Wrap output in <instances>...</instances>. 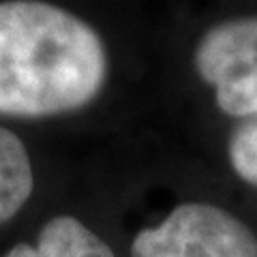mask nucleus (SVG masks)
Instances as JSON below:
<instances>
[{
    "mask_svg": "<svg viewBox=\"0 0 257 257\" xmlns=\"http://www.w3.org/2000/svg\"><path fill=\"white\" fill-rule=\"evenodd\" d=\"M107 77L96 30L47 3H0V114L43 118L88 105Z\"/></svg>",
    "mask_w": 257,
    "mask_h": 257,
    "instance_id": "obj_1",
    "label": "nucleus"
},
{
    "mask_svg": "<svg viewBox=\"0 0 257 257\" xmlns=\"http://www.w3.org/2000/svg\"><path fill=\"white\" fill-rule=\"evenodd\" d=\"M131 257H257V236L223 208L189 202L142 229Z\"/></svg>",
    "mask_w": 257,
    "mask_h": 257,
    "instance_id": "obj_2",
    "label": "nucleus"
},
{
    "mask_svg": "<svg viewBox=\"0 0 257 257\" xmlns=\"http://www.w3.org/2000/svg\"><path fill=\"white\" fill-rule=\"evenodd\" d=\"M193 58L199 77L214 88L223 114L242 120L257 116V15L206 30Z\"/></svg>",
    "mask_w": 257,
    "mask_h": 257,
    "instance_id": "obj_3",
    "label": "nucleus"
},
{
    "mask_svg": "<svg viewBox=\"0 0 257 257\" xmlns=\"http://www.w3.org/2000/svg\"><path fill=\"white\" fill-rule=\"evenodd\" d=\"M5 257H114V251L75 216L60 214L41 227L37 244L20 242Z\"/></svg>",
    "mask_w": 257,
    "mask_h": 257,
    "instance_id": "obj_4",
    "label": "nucleus"
},
{
    "mask_svg": "<svg viewBox=\"0 0 257 257\" xmlns=\"http://www.w3.org/2000/svg\"><path fill=\"white\" fill-rule=\"evenodd\" d=\"M35 189L32 165L24 142L0 126V223L13 219Z\"/></svg>",
    "mask_w": 257,
    "mask_h": 257,
    "instance_id": "obj_5",
    "label": "nucleus"
},
{
    "mask_svg": "<svg viewBox=\"0 0 257 257\" xmlns=\"http://www.w3.org/2000/svg\"><path fill=\"white\" fill-rule=\"evenodd\" d=\"M227 155L234 172L257 187V116L242 120L229 135Z\"/></svg>",
    "mask_w": 257,
    "mask_h": 257,
    "instance_id": "obj_6",
    "label": "nucleus"
}]
</instances>
